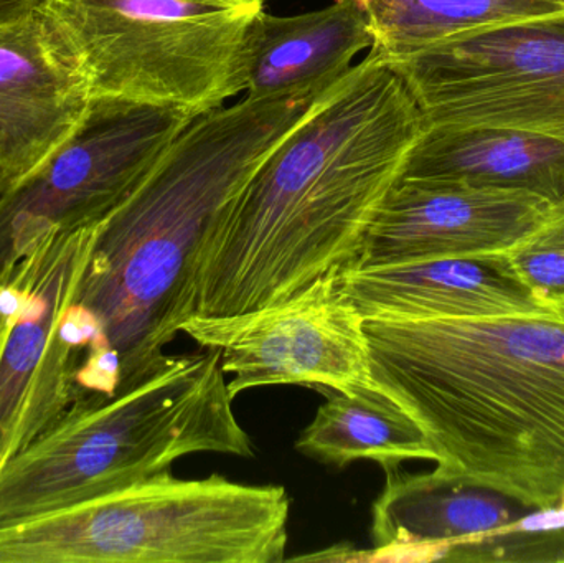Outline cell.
<instances>
[{
    "label": "cell",
    "mask_w": 564,
    "mask_h": 563,
    "mask_svg": "<svg viewBox=\"0 0 564 563\" xmlns=\"http://www.w3.org/2000/svg\"><path fill=\"white\" fill-rule=\"evenodd\" d=\"M338 281L345 296L365 320H476L553 314L523 283L506 251L344 267L338 271Z\"/></svg>",
    "instance_id": "5bb4252c"
},
{
    "label": "cell",
    "mask_w": 564,
    "mask_h": 563,
    "mask_svg": "<svg viewBox=\"0 0 564 563\" xmlns=\"http://www.w3.org/2000/svg\"><path fill=\"white\" fill-rule=\"evenodd\" d=\"M288 491L171 469L0 529V563H280Z\"/></svg>",
    "instance_id": "5b68a950"
},
{
    "label": "cell",
    "mask_w": 564,
    "mask_h": 563,
    "mask_svg": "<svg viewBox=\"0 0 564 563\" xmlns=\"http://www.w3.org/2000/svg\"><path fill=\"white\" fill-rule=\"evenodd\" d=\"M338 271L270 306L231 314H194L181 333L221 354L234 373L231 397L268 386L311 387L357 397L380 393L371 373L365 317L345 296Z\"/></svg>",
    "instance_id": "30bf717a"
},
{
    "label": "cell",
    "mask_w": 564,
    "mask_h": 563,
    "mask_svg": "<svg viewBox=\"0 0 564 563\" xmlns=\"http://www.w3.org/2000/svg\"><path fill=\"white\" fill-rule=\"evenodd\" d=\"M234 400L221 354L204 349L165 354L138 386L75 403L0 466V529L134 485L184 456L253 458Z\"/></svg>",
    "instance_id": "277c9868"
},
{
    "label": "cell",
    "mask_w": 564,
    "mask_h": 563,
    "mask_svg": "<svg viewBox=\"0 0 564 563\" xmlns=\"http://www.w3.org/2000/svg\"><path fill=\"white\" fill-rule=\"evenodd\" d=\"M424 129L393 66L370 50L264 159L215 237L197 313H250L357 258Z\"/></svg>",
    "instance_id": "6da1fadb"
},
{
    "label": "cell",
    "mask_w": 564,
    "mask_h": 563,
    "mask_svg": "<svg viewBox=\"0 0 564 563\" xmlns=\"http://www.w3.org/2000/svg\"><path fill=\"white\" fill-rule=\"evenodd\" d=\"M95 227L50 230L0 280V466L78 402L83 353L63 329Z\"/></svg>",
    "instance_id": "9c48e42d"
},
{
    "label": "cell",
    "mask_w": 564,
    "mask_h": 563,
    "mask_svg": "<svg viewBox=\"0 0 564 563\" xmlns=\"http://www.w3.org/2000/svg\"><path fill=\"white\" fill-rule=\"evenodd\" d=\"M401 178L529 192L562 208L564 139L507 126H424Z\"/></svg>",
    "instance_id": "9a60e30c"
},
{
    "label": "cell",
    "mask_w": 564,
    "mask_h": 563,
    "mask_svg": "<svg viewBox=\"0 0 564 563\" xmlns=\"http://www.w3.org/2000/svg\"><path fill=\"white\" fill-rule=\"evenodd\" d=\"M558 208L529 192L400 177L347 267L506 251Z\"/></svg>",
    "instance_id": "8fae6325"
},
{
    "label": "cell",
    "mask_w": 564,
    "mask_h": 563,
    "mask_svg": "<svg viewBox=\"0 0 564 563\" xmlns=\"http://www.w3.org/2000/svg\"><path fill=\"white\" fill-rule=\"evenodd\" d=\"M91 101L82 62L42 2L0 23V192L55 152Z\"/></svg>",
    "instance_id": "7c38bea8"
},
{
    "label": "cell",
    "mask_w": 564,
    "mask_h": 563,
    "mask_svg": "<svg viewBox=\"0 0 564 563\" xmlns=\"http://www.w3.org/2000/svg\"><path fill=\"white\" fill-rule=\"evenodd\" d=\"M378 392L436 466L536 508L564 491V320H365Z\"/></svg>",
    "instance_id": "3957f363"
},
{
    "label": "cell",
    "mask_w": 564,
    "mask_h": 563,
    "mask_svg": "<svg viewBox=\"0 0 564 563\" xmlns=\"http://www.w3.org/2000/svg\"><path fill=\"white\" fill-rule=\"evenodd\" d=\"M375 33L364 0H334L301 15L258 12L251 29L247 96L295 91L350 72Z\"/></svg>",
    "instance_id": "2e32d148"
},
{
    "label": "cell",
    "mask_w": 564,
    "mask_h": 563,
    "mask_svg": "<svg viewBox=\"0 0 564 563\" xmlns=\"http://www.w3.org/2000/svg\"><path fill=\"white\" fill-rule=\"evenodd\" d=\"M560 506H563V508H564V491H563V495H562V499H560Z\"/></svg>",
    "instance_id": "7402d4cb"
},
{
    "label": "cell",
    "mask_w": 564,
    "mask_h": 563,
    "mask_svg": "<svg viewBox=\"0 0 564 563\" xmlns=\"http://www.w3.org/2000/svg\"><path fill=\"white\" fill-rule=\"evenodd\" d=\"M197 115L93 96L75 132L0 192V280L50 230L95 227L151 174Z\"/></svg>",
    "instance_id": "52a82bcc"
},
{
    "label": "cell",
    "mask_w": 564,
    "mask_h": 563,
    "mask_svg": "<svg viewBox=\"0 0 564 563\" xmlns=\"http://www.w3.org/2000/svg\"><path fill=\"white\" fill-rule=\"evenodd\" d=\"M243 2L260 3V6H263L264 0H243Z\"/></svg>",
    "instance_id": "44dd1931"
},
{
    "label": "cell",
    "mask_w": 564,
    "mask_h": 563,
    "mask_svg": "<svg viewBox=\"0 0 564 563\" xmlns=\"http://www.w3.org/2000/svg\"><path fill=\"white\" fill-rule=\"evenodd\" d=\"M506 253L539 303L564 320V207Z\"/></svg>",
    "instance_id": "d6986e66"
},
{
    "label": "cell",
    "mask_w": 564,
    "mask_h": 563,
    "mask_svg": "<svg viewBox=\"0 0 564 563\" xmlns=\"http://www.w3.org/2000/svg\"><path fill=\"white\" fill-rule=\"evenodd\" d=\"M373 52L401 58L486 26L564 12V0H364Z\"/></svg>",
    "instance_id": "ac0fdd59"
},
{
    "label": "cell",
    "mask_w": 564,
    "mask_h": 563,
    "mask_svg": "<svg viewBox=\"0 0 564 563\" xmlns=\"http://www.w3.org/2000/svg\"><path fill=\"white\" fill-rule=\"evenodd\" d=\"M344 76L202 112L139 187L95 225L73 303L95 317L106 346L118 354V393L161 364L197 313L205 257L241 192Z\"/></svg>",
    "instance_id": "7a4b0ae2"
},
{
    "label": "cell",
    "mask_w": 564,
    "mask_h": 563,
    "mask_svg": "<svg viewBox=\"0 0 564 563\" xmlns=\"http://www.w3.org/2000/svg\"><path fill=\"white\" fill-rule=\"evenodd\" d=\"M42 0H0V23L10 22L35 9Z\"/></svg>",
    "instance_id": "ffe728a7"
},
{
    "label": "cell",
    "mask_w": 564,
    "mask_h": 563,
    "mask_svg": "<svg viewBox=\"0 0 564 563\" xmlns=\"http://www.w3.org/2000/svg\"><path fill=\"white\" fill-rule=\"evenodd\" d=\"M93 96L202 112L247 91L260 3L243 0H42Z\"/></svg>",
    "instance_id": "8992f818"
},
{
    "label": "cell",
    "mask_w": 564,
    "mask_h": 563,
    "mask_svg": "<svg viewBox=\"0 0 564 563\" xmlns=\"http://www.w3.org/2000/svg\"><path fill=\"white\" fill-rule=\"evenodd\" d=\"M371 511L373 559L470 563L474 552L536 509L482 483L436 466L431 473H384Z\"/></svg>",
    "instance_id": "4fadbf2b"
},
{
    "label": "cell",
    "mask_w": 564,
    "mask_h": 563,
    "mask_svg": "<svg viewBox=\"0 0 564 563\" xmlns=\"http://www.w3.org/2000/svg\"><path fill=\"white\" fill-rule=\"evenodd\" d=\"M325 397L295 442L302 455L340 469L357 462L377 463L384 473L408 462L437 463L423 430L381 393L327 392Z\"/></svg>",
    "instance_id": "e0dca14e"
},
{
    "label": "cell",
    "mask_w": 564,
    "mask_h": 563,
    "mask_svg": "<svg viewBox=\"0 0 564 563\" xmlns=\"http://www.w3.org/2000/svg\"><path fill=\"white\" fill-rule=\"evenodd\" d=\"M387 62L424 126H507L564 139V12L460 33Z\"/></svg>",
    "instance_id": "ba28073f"
}]
</instances>
